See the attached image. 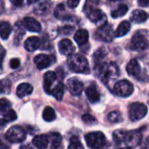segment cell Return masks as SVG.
Returning a JSON list of instances; mask_svg holds the SVG:
<instances>
[{
	"mask_svg": "<svg viewBox=\"0 0 149 149\" xmlns=\"http://www.w3.org/2000/svg\"><path fill=\"white\" fill-rule=\"evenodd\" d=\"M99 3L100 0H86L84 11L93 23L103 25L107 23V17L104 12L98 8Z\"/></svg>",
	"mask_w": 149,
	"mask_h": 149,
	"instance_id": "1",
	"label": "cell"
},
{
	"mask_svg": "<svg viewBox=\"0 0 149 149\" xmlns=\"http://www.w3.org/2000/svg\"><path fill=\"white\" fill-rule=\"evenodd\" d=\"M69 68L78 73H89L90 68L87 59L80 54H71L67 59Z\"/></svg>",
	"mask_w": 149,
	"mask_h": 149,
	"instance_id": "2",
	"label": "cell"
},
{
	"mask_svg": "<svg viewBox=\"0 0 149 149\" xmlns=\"http://www.w3.org/2000/svg\"><path fill=\"white\" fill-rule=\"evenodd\" d=\"M130 48L135 51H145L149 48V32L147 30L137 31L132 38Z\"/></svg>",
	"mask_w": 149,
	"mask_h": 149,
	"instance_id": "3",
	"label": "cell"
},
{
	"mask_svg": "<svg viewBox=\"0 0 149 149\" xmlns=\"http://www.w3.org/2000/svg\"><path fill=\"white\" fill-rule=\"evenodd\" d=\"M87 146L90 148H101L107 144V139L101 132H92L85 137Z\"/></svg>",
	"mask_w": 149,
	"mask_h": 149,
	"instance_id": "4",
	"label": "cell"
},
{
	"mask_svg": "<svg viewBox=\"0 0 149 149\" xmlns=\"http://www.w3.org/2000/svg\"><path fill=\"white\" fill-rule=\"evenodd\" d=\"M100 72V79L104 81L105 84H107L109 80L113 78H116L119 76V69L115 64L110 65H99Z\"/></svg>",
	"mask_w": 149,
	"mask_h": 149,
	"instance_id": "5",
	"label": "cell"
},
{
	"mask_svg": "<svg viewBox=\"0 0 149 149\" xmlns=\"http://www.w3.org/2000/svg\"><path fill=\"white\" fill-rule=\"evenodd\" d=\"M113 93L120 97H128L134 93V86L127 79H122L115 83Z\"/></svg>",
	"mask_w": 149,
	"mask_h": 149,
	"instance_id": "6",
	"label": "cell"
},
{
	"mask_svg": "<svg viewBox=\"0 0 149 149\" xmlns=\"http://www.w3.org/2000/svg\"><path fill=\"white\" fill-rule=\"evenodd\" d=\"M148 113V107L140 102L132 103L129 107V118L132 121H136L146 116Z\"/></svg>",
	"mask_w": 149,
	"mask_h": 149,
	"instance_id": "7",
	"label": "cell"
},
{
	"mask_svg": "<svg viewBox=\"0 0 149 149\" xmlns=\"http://www.w3.org/2000/svg\"><path fill=\"white\" fill-rule=\"evenodd\" d=\"M6 138L11 143L22 142L26 138V133L23 127L19 126H13L7 131Z\"/></svg>",
	"mask_w": 149,
	"mask_h": 149,
	"instance_id": "8",
	"label": "cell"
},
{
	"mask_svg": "<svg viewBox=\"0 0 149 149\" xmlns=\"http://www.w3.org/2000/svg\"><path fill=\"white\" fill-rule=\"evenodd\" d=\"M95 37L97 39L104 42H112L113 38L115 37L113 26L106 23L97 30Z\"/></svg>",
	"mask_w": 149,
	"mask_h": 149,
	"instance_id": "9",
	"label": "cell"
},
{
	"mask_svg": "<svg viewBox=\"0 0 149 149\" xmlns=\"http://www.w3.org/2000/svg\"><path fill=\"white\" fill-rule=\"evenodd\" d=\"M142 141V135L141 130H133L127 132L124 142L127 148H136L138 147Z\"/></svg>",
	"mask_w": 149,
	"mask_h": 149,
	"instance_id": "10",
	"label": "cell"
},
{
	"mask_svg": "<svg viewBox=\"0 0 149 149\" xmlns=\"http://www.w3.org/2000/svg\"><path fill=\"white\" fill-rule=\"evenodd\" d=\"M55 61V58L51 55L46 54H38L34 58V63L37 65L38 69L42 70L50 66Z\"/></svg>",
	"mask_w": 149,
	"mask_h": 149,
	"instance_id": "11",
	"label": "cell"
},
{
	"mask_svg": "<svg viewBox=\"0 0 149 149\" xmlns=\"http://www.w3.org/2000/svg\"><path fill=\"white\" fill-rule=\"evenodd\" d=\"M67 89L73 96H79L84 90V84L77 78H72L67 81Z\"/></svg>",
	"mask_w": 149,
	"mask_h": 149,
	"instance_id": "12",
	"label": "cell"
},
{
	"mask_svg": "<svg viewBox=\"0 0 149 149\" xmlns=\"http://www.w3.org/2000/svg\"><path fill=\"white\" fill-rule=\"evenodd\" d=\"M57 81V75L55 72L49 71L45 73L44 75V89L47 94L51 93L52 87L56 85Z\"/></svg>",
	"mask_w": 149,
	"mask_h": 149,
	"instance_id": "13",
	"label": "cell"
},
{
	"mask_svg": "<svg viewBox=\"0 0 149 149\" xmlns=\"http://www.w3.org/2000/svg\"><path fill=\"white\" fill-rule=\"evenodd\" d=\"M58 50H59V52L61 54L65 55V56H69L74 52L75 47L70 39L65 38V39H62L58 43Z\"/></svg>",
	"mask_w": 149,
	"mask_h": 149,
	"instance_id": "14",
	"label": "cell"
},
{
	"mask_svg": "<svg viewBox=\"0 0 149 149\" xmlns=\"http://www.w3.org/2000/svg\"><path fill=\"white\" fill-rule=\"evenodd\" d=\"M23 25L25 29L31 32H39L41 31V25L39 22L31 17H27L23 19Z\"/></svg>",
	"mask_w": 149,
	"mask_h": 149,
	"instance_id": "15",
	"label": "cell"
},
{
	"mask_svg": "<svg viewBox=\"0 0 149 149\" xmlns=\"http://www.w3.org/2000/svg\"><path fill=\"white\" fill-rule=\"evenodd\" d=\"M52 6V3L50 0H45L41 3H39L34 8V12L39 16H45L50 12Z\"/></svg>",
	"mask_w": 149,
	"mask_h": 149,
	"instance_id": "16",
	"label": "cell"
},
{
	"mask_svg": "<svg viewBox=\"0 0 149 149\" xmlns=\"http://www.w3.org/2000/svg\"><path fill=\"white\" fill-rule=\"evenodd\" d=\"M40 39L38 37H30L24 42V49L28 52H34L40 47Z\"/></svg>",
	"mask_w": 149,
	"mask_h": 149,
	"instance_id": "17",
	"label": "cell"
},
{
	"mask_svg": "<svg viewBox=\"0 0 149 149\" xmlns=\"http://www.w3.org/2000/svg\"><path fill=\"white\" fill-rule=\"evenodd\" d=\"M88 38H89V33L85 29H80L77 31L76 33L74 34V40L79 46L85 45L88 42Z\"/></svg>",
	"mask_w": 149,
	"mask_h": 149,
	"instance_id": "18",
	"label": "cell"
},
{
	"mask_svg": "<svg viewBox=\"0 0 149 149\" xmlns=\"http://www.w3.org/2000/svg\"><path fill=\"white\" fill-rule=\"evenodd\" d=\"M86 94L88 99V100L91 103H97L100 100V95L99 91L97 90L95 86H90L89 87L86 88Z\"/></svg>",
	"mask_w": 149,
	"mask_h": 149,
	"instance_id": "19",
	"label": "cell"
},
{
	"mask_svg": "<svg viewBox=\"0 0 149 149\" xmlns=\"http://www.w3.org/2000/svg\"><path fill=\"white\" fill-rule=\"evenodd\" d=\"M127 73L129 75L134 76V77H136V76L140 75V73H141V66H140L139 62L134 58L131 59L130 62L127 65Z\"/></svg>",
	"mask_w": 149,
	"mask_h": 149,
	"instance_id": "20",
	"label": "cell"
},
{
	"mask_svg": "<svg viewBox=\"0 0 149 149\" xmlns=\"http://www.w3.org/2000/svg\"><path fill=\"white\" fill-rule=\"evenodd\" d=\"M33 91V87L31 84L22 83L17 88V95L19 98H24L27 95H30Z\"/></svg>",
	"mask_w": 149,
	"mask_h": 149,
	"instance_id": "21",
	"label": "cell"
},
{
	"mask_svg": "<svg viewBox=\"0 0 149 149\" xmlns=\"http://www.w3.org/2000/svg\"><path fill=\"white\" fill-rule=\"evenodd\" d=\"M148 17V15L146 11L141 10H134L131 15V20L134 23L140 24L145 22Z\"/></svg>",
	"mask_w": 149,
	"mask_h": 149,
	"instance_id": "22",
	"label": "cell"
},
{
	"mask_svg": "<svg viewBox=\"0 0 149 149\" xmlns=\"http://www.w3.org/2000/svg\"><path fill=\"white\" fill-rule=\"evenodd\" d=\"M32 143L38 148H46L49 144V139L45 134H39L32 140Z\"/></svg>",
	"mask_w": 149,
	"mask_h": 149,
	"instance_id": "23",
	"label": "cell"
},
{
	"mask_svg": "<svg viewBox=\"0 0 149 149\" xmlns=\"http://www.w3.org/2000/svg\"><path fill=\"white\" fill-rule=\"evenodd\" d=\"M64 91H65L64 84L62 82H57L56 85L52 87L50 94H52L58 100H61L64 96Z\"/></svg>",
	"mask_w": 149,
	"mask_h": 149,
	"instance_id": "24",
	"label": "cell"
},
{
	"mask_svg": "<svg viewBox=\"0 0 149 149\" xmlns=\"http://www.w3.org/2000/svg\"><path fill=\"white\" fill-rule=\"evenodd\" d=\"M130 28H131V24L128 21H123L120 24V25L116 29L114 32V36L116 38L123 37L129 31Z\"/></svg>",
	"mask_w": 149,
	"mask_h": 149,
	"instance_id": "25",
	"label": "cell"
},
{
	"mask_svg": "<svg viewBox=\"0 0 149 149\" xmlns=\"http://www.w3.org/2000/svg\"><path fill=\"white\" fill-rule=\"evenodd\" d=\"M12 28L11 25L6 22V21H1L0 22V38L3 39H7L10 33H11Z\"/></svg>",
	"mask_w": 149,
	"mask_h": 149,
	"instance_id": "26",
	"label": "cell"
},
{
	"mask_svg": "<svg viewBox=\"0 0 149 149\" xmlns=\"http://www.w3.org/2000/svg\"><path fill=\"white\" fill-rule=\"evenodd\" d=\"M48 139L51 141V148H58L61 146L62 137L58 133H51L49 134Z\"/></svg>",
	"mask_w": 149,
	"mask_h": 149,
	"instance_id": "27",
	"label": "cell"
},
{
	"mask_svg": "<svg viewBox=\"0 0 149 149\" xmlns=\"http://www.w3.org/2000/svg\"><path fill=\"white\" fill-rule=\"evenodd\" d=\"M54 16L58 18V19H61V20H65V19H69L70 17L66 14L65 12V6L64 4L60 3L57 6L55 11H54Z\"/></svg>",
	"mask_w": 149,
	"mask_h": 149,
	"instance_id": "28",
	"label": "cell"
},
{
	"mask_svg": "<svg viewBox=\"0 0 149 149\" xmlns=\"http://www.w3.org/2000/svg\"><path fill=\"white\" fill-rule=\"evenodd\" d=\"M43 119L47 122L54 120L56 119V113L54 109L51 107H46L43 111Z\"/></svg>",
	"mask_w": 149,
	"mask_h": 149,
	"instance_id": "29",
	"label": "cell"
},
{
	"mask_svg": "<svg viewBox=\"0 0 149 149\" xmlns=\"http://www.w3.org/2000/svg\"><path fill=\"white\" fill-rule=\"evenodd\" d=\"M127 10H128V7L126 4H120V5H119V7L116 10L112 11L111 15L113 18H118V17H123L124 15H126Z\"/></svg>",
	"mask_w": 149,
	"mask_h": 149,
	"instance_id": "30",
	"label": "cell"
},
{
	"mask_svg": "<svg viewBox=\"0 0 149 149\" xmlns=\"http://www.w3.org/2000/svg\"><path fill=\"white\" fill-rule=\"evenodd\" d=\"M126 134H127V131H124V130H116V131H114L113 134V138L114 142L116 144H118V145L124 142Z\"/></svg>",
	"mask_w": 149,
	"mask_h": 149,
	"instance_id": "31",
	"label": "cell"
},
{
	"mask_svg": "<svg viewBox=\"0 0 149 149\" xmlns=\"http://www.w3.org/2000/svg\"><path fill=\"white\" fill-rule=\"evenodd\" d=\"M106 55H107V52L104 48H100L95 52V54L93 55V59L95 61L96 65H99L101 64V62H102L103 58L106 57Z\"/></svg>",
	"mask_w": 149,
	"mask_h": 149,
	"instance_id": "32",
	"label": "cell"
},
{
	"mask_svg": "<svg viewBox=\"0 0 149 149\" xmlns=\"http://www.w3.org/2000/svg\"><path fill=\"white\" fill-rule=\"evenodd\" d=\"M108 120L112 123H120V121H122V116L120 112L113 111L108 114Z\"/></svg>",
	"mask_w": 149,
	"mask_h": 149,
	"instance_id": "33",
	"label": "cell"
},
{
	"mask_svg": "<svg viewBox=\"0 0 149 149\" xmlns=\"http://www.w3.org/2000/svg\"><path fill=\"white\" fill-rule=\"evenodd\" d=\"M3 119L6 121V122H11L13 120H15L17 119V114L16 112L12 109H9L7 110L5 113H3Z\"/></svg>",
	"mask_w": 149,
	"mask_h": 149,
	"instance_id": "34",
	"label": "cell"
},
{
	"mask_svg": "<svg viewBox=\"0 0 149 149\" xmlns=\"http://www.w3.org/2000/svg\"><path fill=\"white\" fill-rule=\"evenodd\" d=\"M69 149H79L84 148V146L81 144L80 141L77 137H72L70 141V145L68 146Z\"/></svg>",
	"mask_w": 149,
	"mask_h": 149,
	"instance_id": "35",
	"label": "cell"
},
{
	"mask_svg": "<svg viewBox=\"0 0 149 149\" xmlns=\"http://www.w3.org/2000/svg\"><path fill=\"white\" fill-rule=\"evenodd\" d=\"M10 108V101L6 99H1L0 100V113H3Z\"/></svg>",
	"mask_w": 149,
	"mask_h": 149,
	"instance_id": "36",
	"label": "cell"
},
{
	"mask_svg": "<svg viewBox=\"0 0 149 149\" xmlns=\"http://www.w3.org/2000/svg\"><path fill=\"white\" fill-rule=\"evenodd\" d=\"M82 120L87 125H93L96 123V119L89 113H86L82 116Z\"/></svg>",
	"mask_w": 149,
	"mask_h": 149,
	"instance_id": "37",
	"label": "cell"
},
{
	"mask_svg": "<svg viewBox=\"0 0 149 149\" xmlns=\"http://www.w3.org/2000/svg\"><path fill=\"white\" fill-rule=\"evenodd\" d=\"M72 31H73V27L68 26V25L59 28V33L64 34V35H69L72 32Z\"/></svg>",
	"mask_w": 149,
	"mask_h": 149,
	"instance_id": "38",
	"label": "cell"
},
{
	"mask_svg": "<svg viewBox=\"0 0 149 149\" xmlns=\"http://www.w3.org/2000/svg\"><path fill=\"white\" fill-rule=\"evenodd\" d=\"M10 67H11L12 69H17V68H18L19 65H20V61H19V59H17V58H12V59L10 61Z\"/></svg>",
	"mask_w": 149,
	"mask_h": 149,
	"instance_id": "39",
	"label": "cell"
},
{
	"mask_svg": "<svg viewBox=\"0 0 149 149\" xmlns=\"http://www.w3.org/2000/svg\"><path fill=\"white\" fill-rule=\"evenodd\" d=\"M80 0H67V4L70 8H76L79 3Z\"/></svg>",
	"mask_w": 149,
	"mask_h": 149,
	"instance_id": "40",
	"label": "cell"
},
{
	"mask_svg": "<svg viewBox=\"0 0 149 149\" xmlns=\"http://www.w3.org/2000/svg\"><path fill=\"white\" fill-rule=\"evenodd\" d=\"M6 84H7L6 80L0 81V94H2V93L6 92Z\"/></svg>",
	"mask_w": 149,
	"mask_h": 149,
	"instance_id": "41",
	"label": "cell"
},
{
	"mask_svg": "<svg viewBox=\"0 0 149 149\" xmlns=\"http://www.w3.org/2000/svg\"><path fill=\"white\" fill-rule=\"evenodd\" d=\"M4 55H5V51H4V49L0 45V68H1L2 64H3V60Z\"/></svg>",
	"mask_w": 149,
	"mask_h": 149,
	"instance_id": "42",
	"label": "cell"
},
{
	"mask_svg": "<svg viewBox=\"0 0 149 149\" xmlns=\"http://www.w3.org/2000/svg\"><path fill=\"white\" fill-rule=\"evenodd\" d=\"M10 3H11L12 4H14L15 6H20V5H22L23 3H24V0H10Z\"/></svg>",
	"mask_w": 149,
	"mask_h": 149,
	"instance_id": "43",
	"label": "cell"
},
{
	"mask_svg": "<svg viewBox=\"0 0 149 149\" xmlns=\"http://www.w3.org/2000/svg\"><path fill=\"white\" fill-rule=\"evenodd\" d=\"M139 3L142 6H147L149 4V0H139Z\"/></svg>",
	"mask_w": 149,
	"mask_h": 149,
	"instance_id": "44",
	"label": "cell"
},
{
	"mask_svg": "<svg viewBox=\"0 0 149 149\" xmlns=\"http://www.w3.org/2000/svg\"><path fill=\"white\" fill-rule=\"evenodd\" d=\"M7 122L3 120V119H2V120H0V129H3V127L5 126V124H6Z\"/></svg>",
	"mask_w": 149,
	"mask_h": 149,
	"instance_id": "45",
	"label": "cell"
},
{
	"mask_svg": "<svg viewBox=\"0 0 149 149\" xmlns=\"http://www.w3.org/2000/svg\"><path fill=\"white\" fill-rule=\"evenodd\" d=\"M38 1H39V0H27V3H28L29 4H32V3H37Z\"/></svg>",
	"mask_w": 149,
	"mask_h": 149,
	"instance_id": "46",
	"label": "cell"
},
{
	"mask_svg": "<svg viewBox=\"0 0 149 149\" xmlns=\"http://www.w3.org/2000/svg\"><path fill=\"white\" fill-rule=\"evenodd\" d=\"M110 1H117V0H110Z\"/></svg>",
	"mask_w": 149,
	"mask_h": 149,
	"instance_id": "47",
	"label": "cell"
},
{
	"mask_svg": "<svg viewBox=\"0 0 149 149\" xmlns=\"http://www.w3.org/2000/svg\"><path fill=\"white\" fill-rule=\"evenodd\" d=\"M0 144H1V141H0Z\"/></svg>",
	"mask_w": 149,
	"mask_h": 149,
	"instance_id": "48",
	"label": "cell"
}]
</instances>
